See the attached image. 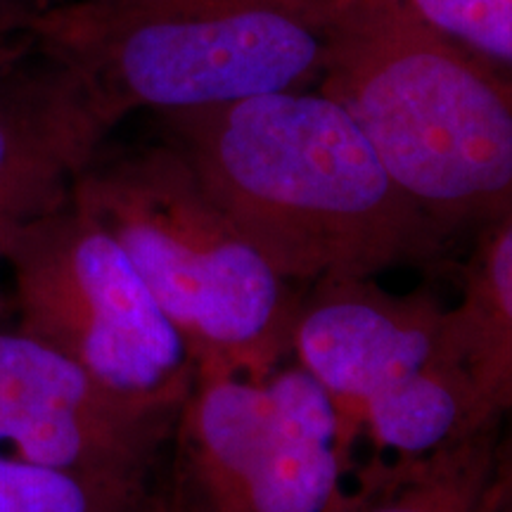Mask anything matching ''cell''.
I'll list each match as a JSON object with an SVG mask.
<instances>
[{
  "label": "cell",
  "mask_w": 512,
  "mask_h": 512,
  "mask_svg": "<svg viewBox=\"0 0 512 512\" xmlns=\"http://www.w3.org/2000/svg\"><path fill=\"white\" fill-rule=\"evenodd\" d=\"M159 138L290 285L430 264L446 235L403 195L347 107L287 88L157 117Z\"/></svg>",
  "instance_id": "cell-1"
},
{
  "label": "cell",
  "mask_w": 512,
  "mask_h": 512,
  "mask_svg": "<svg viewBox=\"0 0 512 512\" xmlns=\"http://www.w3.org/2000/svg\"><path fill=\"white\" fill-rule=\"evenodd\" d=\"M318 88L347 107L403 195L453 235L512 209V83L394 0H339Z\"/></svg>",
  "instance_id": "cell-2"
},
{
  "label": "cell",
  "mask_w": 512,
  "mask_h": 512,
  "mask_svg": "<svg viewBox=\"0 0 512 512\" xmlns=\"http://www.w3.org/2000/svg\"><path fill=\"white\" fill-rule=\"evenodd\" d=\"M351 460L328 394L297 363L197 370L145 512H351Z\"/></svg>",
  "instance_id": "cell-6"
},
{
  "label": "cell",
  "mask_w": 512,
  "mask_h": 512,
  "mask_svg": "<svg viewBox=\"0 0 512 512\" xmlns=\"http://www.w3.org/2000/svg\"><path fill=\"white\" fill-rule=\"evenodd\" d=\"M107 140L79 81L34 34L0 55V259L72 195Z\"/></svg>",
  "instance_id": "cell-9"
},
{
  "label": "cell",
  "mask_w": 512,
  "mask_h": 512,
  "mask_svg": "<svg viewBox=\"0 0 512 512\" xmlns=\"http://www.w3.org/2000/svg\"><path fill=\"white\" fill-rule=\"evenodd\" d=\"M448 316L472 384L470 430L482 432L512 408V209L479 233L463 297Z\"/></svg>",
  "instance_id": "cell-10"
},
{
  "label": "cell",
  "mask_w": 512,
  "mask_h": 512,
  "mask_svg": "<svg viewBox=\"0 0 512 512\" xmlns=\"http://www.w3.org/2000/svg\"><path fill=\"white\" fill-rule=\"evenodd\" d=\"M74 195L121 242L197 370L266 375L290 358L299 292L169 143L102 147Z\"/></svg>",
  "instance_id": "cell-4"
},
{
  "label": "cell",
  "mask_w": 512,
  "mask_h": 512,
  "mask_svg": "<svg viewBox=\"0 0 512 512\" xmlns=\"http://www.w3.org/2000/svg\"><path fill=\"white\" fill-rule=\"evenodd\" d=\"M339 0H62L34 36L79 81L110 133L133 114H178L318 86Z\"/></svg>",
  "instance_id": "cell-3"
},
{
  "label": "cell",
  "mask_w": 512,
  "mask_h": 512,
  "mask_svg": "<svg viewBox=\"0 0 512 512\" xmlns=\"http://www.w3.org/2000/svg\"><path fill=\"white\" fill-rule=\"evenodd\" d=\"M46 3H48V5H53V3H62V0H46Z\"/></svg>",
  "instance_id": "cell-17"
},
{
  "label": "cell",
  "mask_w": 512,
  "mask_h": 512,
  "mask_svg": "<svg viewBox=\"0 0 512 512\" xmlns=\"http://www.w3.org/2000/svg\"><path fill=\"white\" fill-rule=\"evenodd\" d=\"M46 8V0H0V55L31 38L36 19Z\"/></svg>",
  "instance_id": "cell-15"
},
{
  "label": "cell",
  "mask_w": 512,
  "mask_h": 512,
  "mask_svg": "<svg viewBox=\"0 0 512 512\" xmlns=\"http://www.w3.org/2000/svg\"><path fill=\"white\" fill-rule=\"evenodd\" d=\"M496 430L498 425L453 441L351 512H479Z\"/></svg>",
  "instance_id": "cell-11"
},
{
  "label": "cell",
  "mask_w": 512,
  "mask_h": 512,
  "mask_svg": "<svg viewBox=\"0 0 512 512\" xmlns=\"http://www.w3.org/2000/svg\"><path fill=\"white\" fill-rule=\"evenodd\" d=\"M0 271H3V261H0ZM10 311V302H8V290H5L3 278H0V328H3V320Z\"/></svg>",
  "instance_id": "cell-16"
},
{
  "label": "cell",
  "mask_w": 512,
  "mask_h": 512,
  "mask_svg": "<svg viewBox=\"0 0 512 512\" xmlns=\"http://www.w3.org/2000/svg\"><path fill=\"white\" fill-rule=\"evenodd\" d=\"M181 406L121 394L46 344L0 328L3 456L152 482Z\"/></svg>",
  "instance_id": "cell-8"
},
{
  "label": "cell",
  "mask_w": 512,
  "mask_h": 512,
  "mask_svg": "<svg viewBox=\"0 0 512 512\" xmlns=\"http://www.w3.org/2000/svg\"><path fill=\"white\" fill-rule=\"evenodd\" d=\"M15 330L117 392L181 406L197 366L121 242L79 197L19 230L3 252Z\"/></svg>",
  "instance_id": "cell-7"
},
{
  "label": "cell",
  "mask_w": 512,
  "mask_h": 512,
  "mask_svg": "<svg viewBox=\"0 0 512 512\" xmlns=\"http://www.w3.org/2000/svg\"><path fill=\"white\" fill-rule=\"evenodd\" d=\"M290 356L335 406L351 463L366 441L356 505L472 434V384L434 294L389 292L377 278L306 285Z\"/></svg>",
  "instance_id": "cell-5"
},
{
  "label": "cell",
  "mask_w": 512,
  "mask_h": 512,
  "mask_svg": "<svg viewBox=\"0 0 512 512\" xmlns=\"http://www.w3.org/2000/svg\"><path fill=\"white\" fill-rule=\"evenodd\" d=\"M477 64L512 83V0H394Z\"/></svg>",
  "instance_id": "cell-13"
},
{
  "label": "cell",
  "mask_w": 512,
  "mask_h": 512,
  "mask_svg": "<svg viewBox=\"0 0 512 512\" xmlns=\"http://www.w3.org/2000/svg\"><path fill=\"white\" fill-rule=\"evenodd\" d=\"M479 512H512V408L498 422Z\"/></svg>",
  "instance_id": "cell-14"
},
{
  "label": "cell",
  "mask_w": 512,
  "mask_h": 512,
  "mask_svg": "<svg viewBox=\"0 0 512 512\" xmlns=\"http://www.w3.org/2000/svg\"><path fill=\"white\" fill-rule=\"evenodd\" d=\"M150 482L50 470L0 453V512H145Z\"/></svg>",
  "instance_id": "cell-12"
}]
</instances>
